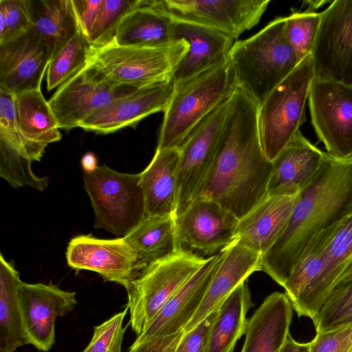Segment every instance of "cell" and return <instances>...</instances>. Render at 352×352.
Instances as JSON below:
<instances>
[{
  "instance_id": "cell-1",
  "label": "cell",
  "mask_w": 352,
  "mask_h": 352,
  "mask_svg": "<svg viewBox=\"0 0 352 352\" xmlns=\"http://www.w3.org/2000/svg\"><path fill=\"white\" fill-rule=\"evenodd\" d=\"M272 166L261 142L258 105L237 88L201 197L241 219L267 195Z\"/></svg>"
},
{
  "instance_id": "cell-2",
  "label": "cell",
  "mask_w": 352,
  "mask_h": 352,
  "mask_svg": "<svg viewBox=\"0 0 352 352\" xmlns=\"http://www.w3.org/2000/svg\"><path fill=\"white\" fill-rule=\"evenodd\" d=\"M351 214L352 155L324 152L317 174L298 192L283 233L261 255V270L283 287L311 239Z\"/></svg>"
},
{
  "instance_id": "cell-3",
  "label": "cell",
  "mask_w": 352,
  "mask_h": 352,
  "mask_svg": "<svg viewBox=\"0 0 352 352\" xmlns=\"http://www.w3.org/2000/svg\"><path fill=\"white\" fill-rule=\"evenodd\" d=\"M237 88L258 106L300 63L285 34V17L235 41L228 56Z\"/></svg>"
},
{
  "instance_id": "cell-4",
  "label": "cell",
  "mask_w": 352,
  "mask_h": 352,
  "mask_svg": "<svg viewBox=\"0 0 352 352\" xmlns=\"http://www.w3.org/2000/svg\"><path fill=\"white\" fill-rule=\"evenodd\" d=\"M236 89L228 59L175 86L164 112L156 150L179 149L191 131Z\"/></svg>"
},
{
  "instance_id": "cell-5",
  "label": "cell",
  "mask_w": 352,
  "mask_h": 352,
  "mask_svg": "<svg viewBox=\"0 0 352 352\" xmlns=\"http://www.w3.org/2000/svg\"><path fill=\"white\" fill-rule=\"evenodd\" d=\"M189 49L184 39L159 47L90 45L88 63L118 86L135 89L170 82Z\"/></svg>"
},
{
  "instance_id": "cell-6",
  "label": "cell",
  "mask_w": 352,
  "mask_h": 352,
  "mask_svg": "<svg viewBox=\"0 0 352 352\" xmlns=\"http://www.w3.org/2000/svg\"><path fill=\"white\" fill-rule=\"evenodd\" d=\"M314 78L312 58L309 55L258 107L261 142L271 162L306 121L305 104Z\"/></svg>"
},
{
  "instance_id": "cell-7",
  "label": "cell",
  "mask_w": 352,
  "mask_h": 352,
  "mask_svg": "<svg viewBox=\"0 0 352 352\" xmlns=\"http://www.w3.org/2000/svg\"><path fill=\"white\" fill-rule=\"evenodd\" d=\"M83 180L94 212L95 228L124 237L146 217L140 173H120L102 164L84 172Z\"/></svg>"
},
{
  "instance_id": "cell-8",
  "label": "cell",
  "mask_w": 352,
  "mask_h": 352,
  "mask_svg": "<svg viewBox=\"0 0 352 352\" xmlns=\"http://www.w3.org/2000/svg\"><path fill=\"white\" fill-rule=\"evenodd\" d=\"M207 258L181 248L174 254L151 263L126 289L129 324L138 336L179 288Z\"/></svg>"
},
{
  "instance_id": "cell-9",
  "label": "cell",
  "mask_w": 352,
  "mask_h": 352,
  "mask_svg": "<svg viewBox=\"0 0 352 352\" xmlns=\"http://www.w3.org/2000/svg\"><path fill=\"white\" fill-rule=\"evenodd\" d=\"M232 96L206 116L179 148L175 217L202 195L229 113Z\"/></svg>"
},
{
  "instance_id": "cell-10",
  "label": "cell",
  "mask_w": 352,
  "mask_h": 352,
  "mask_svg": "<svg viewBox=\"0 0 352 352\" xmlns=\"http://www.w3.org/2000/svg\"><path fill=\"white\" fill-rule=\"evenodd\" d=\"M308 104L311 123L327 153L352 155V86L314 78Z\"/></svg>"
},
{
  "instance_id": "cell-11",
  "label": "cell",
  "mask_w": 352,
  "mask_h": 352,
  "mask_svg": "<svg viewBox=\"0 0 352 352\" xmlns=\"http://www.w3.org/2000/svg\"><path fill=\"white\" fill-rule=\"evenodd\" d=\"M311 52L315 78L352 86V0H336L320 12Z\"/></svg>"
},
{
  "instance_id": "cell-12",
  "label": "cell",
  "mask_w": 352,
  "mask_h": 352,
  "mask_svg": "<svg viewBox=\"0 0 352 352\" xmlns=\"http://www.w3.org/2000/svg\"><path fill=\"white\" fill-rule=\"evenodd\" d=\"M134 89L113 84L87 63L59 86L48 102L59 129L71 130L95 111Z\"/></svg>"
},
{
  "instance_id": "cell-13",
  "label": "cell",
  "mask_w": 352,
  "mask_h": 352,
  "mask_svg": "<svg viewBox=\"0 0 352 352\" xmlns=\"http://www.w3.org/2000/svg\"><path fill=\"white\" fill-rule=\"evenodd\" d=\"M270 0H160L176 21L200 25L234 40L256 25Z\"/></svg>"
},
{
  "instance_id": "cell-14",
  "label": "cell",
  "mask_w": 352,
  "mask_h": 352,
  "mask_svg": "<svg viewBox=\"0 0 352 352\" xmlns=\"http://www.w3.org/2000/svg\"><path fill=\"white\" fill-rule=\"evenodd\" d=\"M18 297L25 344H32L41 351H50L56 342V320L74 309L76 292L52 284L22 282Z\"/></svg>"
},
{
  "instance_id": "cell-15",
  "label": "cell",
  "mask_w": 352,
  "mask_h": 352,
  "mask_svg": "<svg viewBox=\"0 0 352 352\" xmlns=\"http://www.w3.org/2000/svg\"><path fill=\"white\" fill-rule=\"evenodd\" d=\"M66 258L70 267L95 272L104 281L116 283L125 289L144 270L123 237L100 239L91 234L75 236L68 244Z\"/></svg>"
},
{
  "instance_id": "cell-16",
  "label": "cell",
  "mask_w": 352,
  "mask_h": 352,
  "mask_svg": "<svg viewBox=\"0 0 352 352\" xmlns=\"http://www.w3.org/2000/svg\"><path fill=\"white\" fill-rule=\"evenodd\" d=\"M175 218L180 244L205 254L220 252L229 245L239 221L217 202L203 197Z\"/></svg>"
},
{
  "instance_id": "cell-17",
  "label": "cell",
  "mask_w": 352,
  "mask_h": 352,
  "mask_svg": "<svg viewBox=\"0 0 352 352\" xmlns=\"http://www.w3.org/2000/svg\"><path fill=\"white\" fill-rule=\"evenodd\" d=\"M174 89L173 80L135 89L93 113L78 127L87 131L108 134L134 126L153 113L164 112Z\"/></svg>"
},
{
  "instance_id": "cell-18",
  "label": "cell",
  "mask_w": 352,
  "mask_h": 352,
  "mask_svg": "<svg viewBox=\"0 0 352 352\" xmlns=\"http://www.w3.org/2000/svg\"><path fill=\"white\" fill-rule=\"evenodd\" d=\"M50 58L47 45L32 30L0 45V89L15 96L41 88Z\"/></svg>"
},
{
  "instance_id": "cell-19",
  "label": "cell",
  "mask_w": 352,
  "mask_h": 352,
  "mask_svg": "<svg viewBox=\"0 0 352 352\" xmlns=\"http://www.w3.org/2000/svg\"><path fill=\"white\" fill-rule=\"evenodd\" d=\"M221 252L206 262L168 301L131 347L184 329L199 307L221 261Z\"/></svg>"
},
{
  "instance_id": "cell-20",
  "label": "cell",
  "mask_w": 352,
  "mask_h": 352,
  "mask_svg": "<svg viewBox=\"0 0 352 352\" xmlns=\"http://www.w3.org/2000/svg\"><path fill=\"white\" fill-rule=\"evenodd\" d=\"M221 261L205 296L192 319L184 328V333L194 329L252 273L261 270V254L234 240L221 251Z\"/></svg>"
},
{
  "instance_id": "cell-21",
  "label": "cell",
  "mask_w": 352,
  "mask_h": 352,
  "mask_svg": "<svg viewBox=\"0 0 352 352\" xmlns=\"http://www.w3.org/2000/svg\"><path fill=\"white\" fill-rule=\"evenodd\" d=\"M173 30L175 41L184 39L189 45L173 74L174 86L226 60L234 43L222 32L192 23L174 20Z\"/></svg>"
},
{
  "instance_id": "cell-22",
  "label": "cell",
  "mask_w": 352,
  "mask_h": 352,
  "mask_svg": "<svg viewBox=\"0 0 352 352\" xmlns=\"http://www.w3.org/2000/svg\"><path fill=\"white\" fill-rule=\"evenodd\" d=\"M297 195H266L239 219L234 240L254 252L265 254L285 230Z\"/></svg>"
},
{
  "instance_id": "cell-23",
  "label": "cell",
  "mask_w": 352,
  "mask_h": 352,
  "mask_svg": "<svg viewBox=\"0 0 352 352\" xmlns=\"http://www.w3.org/2000/svg\"><path fill=\"white\" fill-rule=\"evenodd\" d=\"M323 155L299 130L272 161L267 195L298 194L317 174Z\"/></svg>"
},
{
  "instance_id": "cell-24",
  "label": "cell",
  "mask_w": 352,
  "mask_h": 352,
  "mask_svg": "<svg viewBox=\"0 0 352 352\" xmlns=\"http://www.w3.org/2000/svg\"><path fill=\"white\" fill-rule=\"evenodd\" d=\"M173 25L160 0H138L120 22L110 43L131 47L166 45L176 41Z\"/></svg>"
},
{
  "instance_id": "cell-25",
  "label": "cell",
  "mask_w": 352,
  "mask_h": 352,
  "mask_svg": "<svg viewBox=\"0 0 352 352\" xmlns=\"http://www.w3.org/2000/svg\"><path fill=\"white\" fill-rule=\"evenodd\" d=\"M293 309L285 293L267 296L248 320L241 352H279L289 334Z\"/></svg>"
},
{
  "instance_id": "cell-26",
  "label": "cell",
  "mask_w": 352,
  "mask_h": 352,
  "mask_svg": "<svg viewBox=\"0 0 352 352\" xmlns=\"http://www.w3.org/2000/svg\"><path fill=\"white\" fill-rule=\"evenodd\" d=\"M179 150L157 151L140 173L146 216L174 215L177 200V170Z\"/></svg>"
},
{
  "instance_id": "cell-27",
  "label": "cell",
  "mask_w": 352,
  "mask_h": 352,
  "mask_svg": "<svg viewBox=\"0 0 352 352\" xmlns=\"http://www.w3.org/2000/svg\"><path fill=\"white\" fill-rule=\"evenodd\" d=\"M14 97L21 133L41 159L47 144L61 139L56 118L41 88Z\"/></svg>"
},
{
  "instance_id": "cell-28",
  "label": "cell",
  "mask_w": 352,
  "mask_h": 352,
  "mask_svg": "<svg viewBox=\"0 0 352 352\" xmlns=\"http://www.w3.org/2000/svg\"><path fill=\"white\" fill-rule=\"evenodd\" d=\"M123 238L134 251L143 269L182 248L173 215L146 216Z\"/></svg>"
},
{
  "instance_id": "cell-29",
  "label": "cell",
  "mask_w": 352,
  "mask_h": 352,
  "mask_svg": "<svg viewBox=\"0 0 352 352\" xmlns=\"http://www.w3.org/2000/svg\"><path fill=\"white\" fill-rule=\"evenodd\" d=\"M252 306L245 280L219 307L205 352H233L236 342L245 333L248 320L246 316Z\"/></svg>"
},
{
  "instance_id": "cell-30",
  "label": "cell",
  "mask_w": 352,
  "mask_h": 352,
  "mask_svg": "<svg viewBox=\"0 0 352 352\" xmlns=\"http://www.w3.org/2000/svg\"><path fill=\"white\" fill-rule=\"evenodd\" d=\"M32 30L47 45L51 56L78 30L72 0H31Z\"/></svg>"
},
{
  "instance_id": "cell-31",
  "label": "cell",
  "mask_w": 352,
  "mask_h": 352,
  "mask_svg": "<svg viewBox=\"0 0 352 352\" xmlns=\"http://www.w3.org/2000/svg\"><path fill=\"white\" fill-rule=\"evenodd\" d=\"M22 281L14 266L0 254V352H14L25 344L19 308Z\"/></svg>"
},
{
  "instance_id": "cell-32",
  "label": "cell",
  "mask_w": 352,
  "mask_h": 352,
  "mask_svg": "<svg viewBox=\"0 0 352 352\" xmlns=\"http://www.w3.org/2000/svg\"><path fill=\"white\" fill-rule=\"evenodd\" d=\"M351 261L352 214L338 224L326 245L324 268L315 296V307L317 312Z\"/></svg>"
},
{
  "instance_id": "cell-33",
  "label": "cell",
  "mask_w": 352,
  "mask_h": 352,
  "mask_svg": "<svg viewBox=\"0 0 352 352\" xmlns=\"http://www.w3.org/2000/svg\"><path fill=\"white\" fill-rule=\"evenodd\" d=\"M311 320L316 333L332 331L352 323V261Z\"/></svg>"
},
{
  "instance_id": "cell-34",
  "label": "cell",
  "mask_w": 352,
  "mask_h": 352,
  "mask_svg": "<svg viewBox=\"0 0 352 352\" xmlns=\"http://www.w3.org/2000/svg\"><path fill=\"white\" fill-rule=\"evenodd\" d=\"M90 45L79 30L54 53L46 72L47 91L58 88L86 65Z\"/></svg>"
},
{
  "instance_id": "cell-35",
  "label": "cell",
  "mask_w": 352,
  "mask_h": 352,
  "mask_svg": "<svg viewBox=\"0 0 352 352\" xmlns=\"http://www.w3.org/2000/svg\"><path fill=\"white\" fill-rule=\"evenodd\" d=\"M31 158L0 142V176L15 189L30 186L43 191L48 186L49 177H41L32 169Z\"/></svg>"
},
{
  "instance_id": "cell-36",
  "label": "cell",
  "mask_w": 352,
  "mask_h": 352,
  "mask_svg": "<svg viewBox=\"0 0 352 352\" xmlns=\"http://www.w3.org/2000/svg\"><path fill=\"white\" fill-rule=\"evenodd\" d=\"M321 20L320 12L293 11L285 16V34L299 62L311 55Z\"/></svg>"
},
{
  "instance_id": "cell-37",
  "label": "cell",
  "mask_w": 352,
  "mask_h": 352,
  "mask_svg": "<svg viewBox=\"0 0 352 352\" xmlns=\"http://www.w3.org/2000/svg\"><path fill=\"white\" fill-rule=\"evenodd\" d=\"M138 0H102L92 30L86 39L91 46L100 47L111 42L125 14Z\"/></svg>"
},
{
  "instance_id": "cell-38",
  "label": "cell",
  "mask_w": 352,
  "mask_h": 352,
  "mask_svg": "<svg viewBox=\"0 0 352 352\" xmlns=\"http://www.w3.org/2000/svg\"><path fill=\"white\" fill-rule=\"evenodd\" d=\"M33 25L31 0H0V45L30 31Z\"/></svg>"
},
{
  "instance_id": "cell-39",
  "label": "cell",
  "mask_w": 352,
  "mask_h": 352,
  "mask_svg": "<svg viewBox=\"0 0 352 352\" xmlns=\"http://www.w3.org/2000/svg\"><path fill=\"white\" fill-rule=\"evenodd\" d=\"M0 142L40 161L31 144L23 135L17 118L14 95L0 89Z\"/></svg>"
},
{
  "instance_id": "cell-40",
  "label": "cell",
  "mask_w": 352,
  "mask_h": 352,
  "mask_svg": "<svg viewBox=\"0 0 352 352\" xmlns=\"http://www.w3.org/2000/svg\"><path fill=\"white\" fill-rule=\"evenodd\" d=\"M127 306L107 320L94 327L92 338L82 352H122L126 327L123 321L128 311Z\"/></svg>"
},
{
  "instance_id": "cell-41",
  "label": "cell",
  "mask_w": 352,
  "mask_h": 352,
  "mask_svg": "<svg viewBox=\"0 0 352 352\" xmlns=\"http://www.w3.org/2000/svg\"><path fill=\"white\" fill-rule=\"evenodd\" d=\"M352 349V323L336 329L316 333L311 341L310 352H350Z\"/></svg>"
},
{
  "instance_id": "cell-42",
  "label": "cell",
  "mask_w": 352,
  "mask_h": 352,
  "mask_svg": "<svg viewBox=\"0 0 352 352\" xmlns=\"http://www.w3.org/2000/svg\"><path fill=\"white\" fill-rule=\"evenodd\" d=\"M218 309L213 311L191 331L184 333L175 352H205Z\"/></svg>"
},
{
  "instance_id": "cell-43",
  "label": "cell",
  "mask_w": 352,
  "mask_h": 352,
  "mask_svg": "<svg viewBox=\"0 0 352 352\" xmlns=\"http://www.w3.org/2000/svg\"><path fill=\"white\" fill-rule=\"evenodd\" d=\"M102 0H72L79 30L87 39L96 20Z\"/></svg>"
},
{
  "instance_id": "cell-44",
  "label": "cell",
  "mask_w": 352,
  "mask_h": 352,
  "mask_svg": "<svg viewBox=\"0 0 352 352\" xmlns=\"http://www.w3.org/2000/svg\"><path fill=\"white\" fill-rule=\"evenodd\" d=\"M184 334L183 329L178 333L156 338L136 346H130L128 352H175Z\"/></svg>"
},
{
  "instance_id": "cell-45",
  "label": "cell",
  "mask_w": 352,
  "mask_h": 352,
  "mask_svg": "<svg viewBox=\"0 0 352 352\" xmlns=\"http://www.w3.org/2000/svg\"><path fill=\"white\" fill-rule=\"evenodd\" d=\"M310 349L311 342L307 343L298 342L289 334L279 352H310Z\"/></svg>"
},
{
  "instance_id": "cell-46",
  "label": "cell",
  "mask_w": 352,
  "mask_h": 352,
  "mask_svg": "<svg viewBox=\"0 0 352 352\" xmlns=\"http://www.w3.org/2000/svg\"><path fill=\"white\" fill-rule=\"evenodd\" d=\"M81 165L84 172L94 171L97 167V160L94 153L88 152L83 155Z\"/></svg>"
},
{
  "instance_id": "cell-47",
  "label": "cell",
  "mask_w": 352,
  "mask_h": 352,
  "mask_svg": "<svg viewBox=\"0 0 352 352\" xmlns=\"http://www.w3.org/2000/svg\"><path fill=\"white\" fill-rule=\"evenodd\" d=\"M332 1H305V3H307L309 6L308 10L314 11V10L318 9V8L322 6L324 4L327 3H331Z\"/></svg>"
},
{
  "instance_id": "cell-48",
  "label": "cell",
  "mask_w": 352,
  "mask_h": 352,
  "mask_svg": "<svg viewBox=\"0 0 352 352\" xmlns=\"http://www.w3.org/2000/svg\"><path fill=\"white\" fill-rule=\"evenodd\" d=\"M350 352H352V349H351V351H350Z\"/></svg>"
}]
</instances>
